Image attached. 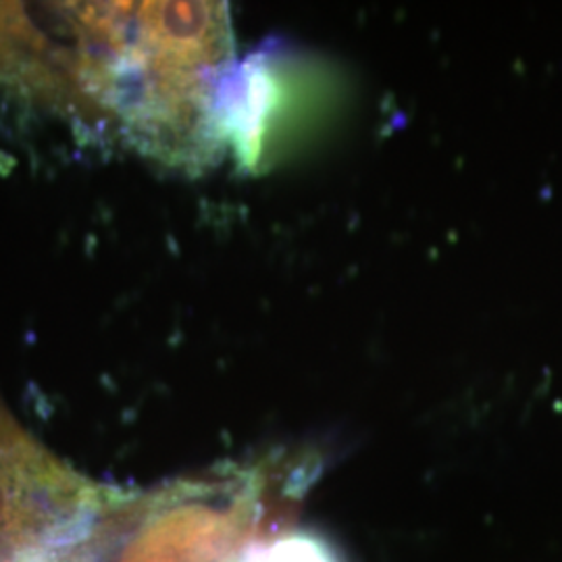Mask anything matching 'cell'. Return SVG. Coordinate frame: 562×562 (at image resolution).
<instances>
[{"instance_id":"6da1fadb","label":"cell","mask_w":562,"mask_h":562,"mask_svg":"<svg viewBox=\"0 0 562 562\" xmlns=\"http://www.w3.org/2000/svg\"><path fill=\"white\" fill-rule=\"evenodd\" d=\"M132 2H0V90L115 132Z\"/></svg>"},{"instance_id":"7a4b0ae2","label":"cell","mask_w":562,"mask_h":562,"mask_svg":"<svg viewBox=\"0 0 562 562\" xmlns=\"http://www.w3.org/2000/svg\"><path fill=\"white\" fill-rule=\"evenodd\" d=\"M117 503L0 404V562H90Z\"/></svg>"}]
</instances>
